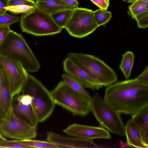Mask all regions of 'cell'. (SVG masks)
<instances>
[{
	"label": "cell",
	"mask_w": 148,
	"mask_h": 148,
	"mask_svg": "<svg viewBox=\"0 0 148 148\" xmlns=\"http://www.w3.org/2000/svg\"><path fill=\"white\" fill-rule=\"evenodd\" d=\"M0 148H31L23 144L19 140H8L7 139L0 141Z\"/></svg>",
	"instance_id": "obj_26"
},
{
	"label": "cell",
	"mask_w": 148,
	"mask_h": 148,
	"mask_svg": "<svg viewBox=\"0 0 148 148\" xmlns=\"http://www.w3.org/2000/svg\"><path fill=\"white\" fill-rule=\"evenodd\" d=\"M7 139L0 134V141Z\"/></svg>",
	"instance_id": "obj_38"
},
{
	"label": "cell",
	"mask_w": 148,
	"mask_h": 148,
	"mask_svg": "<svg viewBox=\"0 0 148 148\" xmlns=\"http://www.w3.org/2000/svg\"><path fill=\"white\" fill-rule=\"evenodd\" d=\"M148 10V2L140 1L136 0L128 7L127 13L134 18L136 16Z\"/></svg>",
	"instance_id": "obj_23"
},
{
	"label": "cell",
	"mask_w": 148,
	"mask_h": 148,
	"mask_svg": "<svg viewBox=\"0 0 148 148\" xmlns=\"http://www.w3.org/2000/svg\"><path fill=\"white\" fill-rule=\"evenodd\" d=\"M93 15L96 23L98 27L105 25L112 17L111 12L100 8L93 11Z\"/></svg>",
	"instance_id": "obj_22"
},
{
	"label": "cell",
	"mask_w": 148,
	"mask_h": 148,
	"mask_svg": "<svg viewBox=\"0 0 148 148\" xmlns=\"http://www.w3.org/2000/svg\"><path fill=\"white\" fill-rule=\"evenodd\" d=\"M51 93L56 104L69 110L73 115L84 116L91 111V101L71 88L63 81L59 82Z\"/></svg>",
	"instance_id": "obj_5"
},
{
	"label": "cell",
	"mask_w": 148,
	"mask_h": 148,
	"mask_svg": "<svg viewBox=\"0 0 148 148\" xmlns=\"http://www.w3.org/2000/svg\"><path fill=\"white\" fill-rule=\"evenodd\" d=\"M23 144L30 147L31 148H58L57 145L47 141H44L32 139L19 140Z\"/></svg>",
	"instance_id": "obj_24"
},
{
	"label": "cell",
	"mask_w": 148,
	"mask_h": 148,
	"mask_svg": "<svg viewBox=\"0 0 148 148\" xmlns=\"http://www.w3.org/2000/svg\"><path fill=\"white\" fill-rule=\"evenodd\" d=\"M15 99L19 103L25 105L31 104L33 99L32 97L28 94H22L20 95H18Z\"/></svg>",
	"instance_id": "obj_30"
},
{
	"label": "cell",
	"mask_w": 148,
	"mask_h": 148,
	"mask_svg": "<svg viewBox=\"0 0 148 148\" xmlns=\"http://www.w3.org/2000/svg\"><path fill=\"white\" fill-rule=\"evenodd\" d=\"M65 73L79 82L84 88L99 90L103 86L70 59L66 58L62 62Z\"/></svg>",
	"instance_id": "obj_12"
},
{
	"label": "cell",
	"mask_w": 148,
	"mask_h": 148,
	"mask_svg": "<svg viewBox=\"0 0 148 148\" xmlns=\"http://www.w3.org/2000/svg\"><path fill=\"white\" fill-rule=\"evenodd\" d=\"M12 108L15 114L30 125L37 128L39 123L36 114L32 104L25 105L19 103L13 98Z\"/></svg>",
	"instance_id": "obj_14"
},
{
	"label": "cell",
	"mask_w": 148,
	"mask_h": 148,
	"mask_svg": "<svg viewBox=\"0 0 148 148\" xmlns=\"http://www.w3.org/2000/svg\"><path fill=\"white\" fill-rule=\"evenodd\" d=\"M119 146L121 148H127L129 147L127 143H125L121 140H120Z\"/></svg>",
	"instance_id": "obj_37"
},
{
	"label": "cell",
	"mask_w": 148,
	"mask_h": 148,
	"mask_svg": "<svg viewBox=\"0 0 148 148\" xmlns=\"http://www.w3.org/2000/svg\"><path fill=\"white\" fill-rule=\"evenodd\" d=\"M63 131L68 136L79 138L92 140L112 138L109 131L101 126L94 127L75 123L69 126Z\"/></svg>",
	"instance_id": "obj_11"
},
{
	"label": "cell",
	"mask_w": 148,
	"mask_h": 148,
	"mask_svg": "<svg viewBox=\"0 0 148 148\" xmlns=\"http://www.w3.org/2000/svg\"><path fill=\"white\" fill-rule=\"evenodd\" d=\"M132 117L143 143L148 147V106Z\"/></svg>",
	"instance_id": "obj_16"
},
{
	"label": "cell",
	"mask_w": 148,
	"mask_h": 148,
	"mask_svg": "<svg viewBox=\"0 0 148 148\" xmlns=\"http://www.w3.org/2000/svg\"><path fill=\"white\" fill-rule=\"evenodd\" d=\"M36 7L25 5H21L8 6L5 8V9L7 11L15 14H26L32 12Z\"/></svg>",
	"instance_id": "obj_25"
},
{
	"label": "cell",
	"mask_w": 148,
	"mask_h": 148,
	"mask_svg": "<svg viewBox=\"0 0 148 148\" xmlns=\"http://www.w3.org/2000/svg\"><path fill=\"white\" fill-rule=\"evenodd\" d=\"M13 98L11 95L8 81L3 73L0 93V123L11 110Z\"/></svg>",
	"instance_id": "obj_15"
},
{
	"label": "cell",
	"mask_w": 148,
	"mask_h": 148,
	"mask_svg": "<svg viewBox=\"0 0 148 148\" xmlns=\"http://www.w3.org/2000/svg\"><path fill=\"white\" fill-rule=\"evenodd\" d=\"M62 78L68 86L75 91L86 96L92 101V97L89 92L77 81L66 73L62 75Z\"/></svg>",
	"instance_id": "obj_20"
},
{
	"label": "cell",
	"mask_w": 148,
	"mask_h": 148,
	"mask_svg": "<svg viewBox=\"0 0 148 148\" xmlns=\"http://www.w3.org/2000/svg\"><path fill=\"white\" fill-rule=\"evenodd\" d=\"M73 10H63L50 15L59 27L63 29L65 28L70 18Z\"/></svg>",
	"instance_id": "obj_21"
},
{
	"label": "cell",
	"mask_w": 148,
	"mask_h": 148,
	"mask_svg": "<svg viewBox=\"0 0 148 148\" xmlns=\"http://www.w3.org/2000/svg\"><path fill=\"white\" fill-rule=\"evenodd\" d=\"M138 1H141V2H148V0H137Z\"/></svg>",
	"instance_id": "obj_39"
},
{
	"label": "cell",
	"mask_w": 148,
	"mask_h": 148,
	"mask_svg": "<svg viewBox=\"0 0 148 148\" xmlns=\"http://www.w3.org/2000/svg\"><path fill=\"white\" fill-rule=\"evenodd\" d=\"M134 19L136 21L138 27L145 29L148 27V10L136 15Z\"/></svg>",
	"instance_id": "obj_28"
},
{
	"label": "cell",
	"mask_w": 148,
	"mask_h": 148,
	"mask_svg": "<svg viewBox=\"0 0 148 148\" xmlns=\"http://www.w3.org/2000/svg\"><path fill=\"white\" fill-rule=\"evenodd\" d=\"M122 56L119 67L125 78L128 79L131 75L133 66L134 55L132 52L128 51L122 55Z\"/></svg>",
	"instance_id": "obj_19"
},
{
	"label": "cell",
	"mask_w": 148,
	"mask_h": 148,
	"mask_svg": "<svg viewBox=\"0 0 148 148\" xmlns=\"http://www.w3.org/2000/svg\"><path fill=\"white\" fill-rule=\"evenodd\" d=\"M93 11L87 8H74L65 28L71 36L82 38L93 33L98 27Z\"/></svg>",
	"instance_id": "obj_8"
},
{
	"label": "cell",
	"mask_w": 148,
	"mask_h": 148,
	"mask_svg": "<svg viewBox=\"0 0 148 148\" xmlns=\"http://www.w3.org/2000/svg\"><path fill=\"white\" fill-rule=\"evenodd\" d=\"M34 1H40V0H33Z\"/></svg>",
	"instance_id": "obj_40"
},
{
	"label": "cell",
	"mask_w": 148,
	"mask_h": 148,
	"mask_svg": "<svg viewBox=\"0 0 148 148\" xmlns=\"http://www.w3.org/2000/svg\"><path fill=\"white\" fill-rule=\"evenodd\" d=\"M21 92L22 94H28L32 97V104L39 123L44 121L51 114L56 104L51 92L39 80L28 73Z\"/></svg>",
	"instance_id": "obj_4"
},
{
	"label": "cell",
	"mask_w": 148,
	"mask_h": 148,
	"mask_svg": "<svg viewBox=\"0 0 148 148\" xmlns=\"http://www.w3.org/2000/svg\"><path fill=\"white\" fill-rule=\"evenodd\" d=\"M20 17L16 15L6 13L0 15V25H8L10 26L13 23L20 22Z\"/></svg>",
	"instance_id": "obj_27"
},
{
	"label": "cell",
	"mask_w": 148,
	"mask_h": 148,
	"mask_svg": "<svg viewBox=\"0 0 148 148\" xmlns=\"http://www.w3.org/2000/svg\"><path fill=\"white\" fill-rule=\"evenodd\" d=\"M100 9L107 10L109 5L110 0H90Z\"/></svg>",
	"instance_id": "obj_33"
},
{
	"label": "cell",
	"mask_w": 148,
	"mask_h": 148,
	"mask_svg": "<svg viewBox=\"0 0 148 148\" xmlns=\"http://www.w3.org/2000/svg\"><path fill=\"white\" fill-rule=\"evenodd\" d=\"M65 2L69 5L75 8L78 7L79 3L77 0H63Z\"/></svg>",
	"instance_id": "obj_35"
},
{
	"label": "cell",
	"mask_w": 148,
	"mask_h": 148,
	"mask_svg": "<svg viewBox=\"0 0 148 148\" xmlns=\"http://www.w3.org/2000/svg\"><path fill=\"white\" fill-rule=\"evenodd\" d=\"M66 58L73 61L102 86L107 87L118 80L117 75L113 69L94 56L82 53H69Z\"/></svg>",
	"instance_id": "obj_3"
},
{
	"label": "cell",
	"mask_w": 148,
	"mask_h": 148,
	"mask_svg": "<svg viewBox=\"0 0 148 148\" xmlns=\"http://www.w3.org/2000/svg\"><path fill=\"white\" fill-rule=\"evenodd\" d=\"M20 25L22 32L38 37L57 34L62 29L56 23L50 15L36 7L30 13L21 15Z\"/></svg>",
	"instance_id": "obj_6"
},
{
	"label": "cell",
	"mask_w": 148,
	"mask_h": 148,
	"mask_svg": "<svg viewBox=\"0 0 148 148\" xmlns=\"http://www.w3.org/2000/svg\"><path fill=\"white\" fill-rule=\"evenodd\" d=\"M125 135L129 147L138 148H148L143 143L139 134L132 117L125 125Z\"/></svg>",
	"instance_id": "obj_18"
},
{
	"label": "cell",
	"mask_w": 148,
	"mask_h": 148,
	"mask_svg": "<svg viewBox=\"0 0 148 148\" xmlns=\"http://www.w3.org/2000/svg\"><path fill=\"white\" fill-rule=\"evenodd\" d=\"M91 111L100 126L121 136H125V125L121 114L109 106L97 93L92 97Z\"/></svg>",
	"instance_id": "obj_7"
},
{
	"label": "cell",
	"mask_w": 148,
	"mask_h": 148,
	"mask_svg": "<svg viewBox=\"0 0 148 148\" xmlns=\"http://www.w3.org/2000/svg\"><path fill=\"white\" fill-rule=\"evenodd\" d=\"M36 4L38 8L50 15L63 10L75 8L63 0H41L36 1Z\"/></svg>",
	"instance_id": "obj_17"
},
{
	"label": "cell",
	"mask_w": 148,
	"mask_h": 148,
	"mask_svg": "<svg viewBox=\"0 0 148 148\" xmlns=\"http://www.w3.org/2000/svg\"><path fill=\"white\" fill-rule=\"evenodd\" d=\"M0 67L6 77L12 97L19 95L28 72L18 61L0 55Z\"/></svg>",
	"instance_id": "obj_10"
},
{
	"label": "cell",
	"mask_w": 148,
	"mask_h": 148,
	"mask_svg": "<svg viewBox=\"0 0 148 148\" xmlns=\"http://www.w3.org/2000/svg\"><path fill=\"white\" fill-rule=\"evenodd\" d=\"M47 140L58 145L60 148H104L107 147L94 143L92 140L70 138L50 131L47 133Z\"/></svg>",
	"instance_id": "obj_13"
},
{
	"label": "cell",
	"mask_w": 148,
	"mask_h": 148,
	"mask_svg": "<svg viewBox=\"0 0 148 148\" xmlns=\"http://www.w3.org/2000/svg\"><path fill=\"white\" fill-rule=\"evenodd\" d=\"M141 83L148 85V65L145 66L143 71L136 78Z\"/></svg>",
	"instance_id": "obj_31"
},
{
	"label": "cell",
	"mask_w": 148,
	"mask_h": 148,
	"mask_svg": "<svg viewBox=\"0 0 148 148\" xmlns=\"http://www.w3.org/2000/svg\"><path fill=\"white\" fill-rule=\"evenodd\" d=\"M25 5L36 7V4L33 0H8V6Z\"/></svg>",
	"instance_id": "obj_29"
},
{
	"label": "cell",
	"mask_w": 148,
	"mask_h": 148,
	"mask_svg": "<svg viewBox=\"0 0 148 148\" xmlns=\"http://www.w3.org/2000/svg\"><path fill=\"white\" fill-rule=\"evenodd\" d=\"M3 76V72L2 69L0 67V93L1 88Z\"/></svg>",
	"instance_id": "obj_36"
},
{
	"label": "cell",
	"mask_w": 148,
	"mask_h": 148,
	"mask_svg": "<svg viewBox=\"0 0 148 148\" xmlns=\"http://www.w3.org/2000/svg\"><path fill=\"white\" fill-rule=\"evenodd\" d=\"M103 100L116 112L133 117L148 106V85L136 78L116 82L106 89Z\"/></svg>",
	"instance_id": "obj_1"
},
{
	"label": "cell",
	"mask_w": 148,
	"mask_h": 148,
	"mask_svg": "<svg viewBox=\"0 0 148 148\" xmlns=\"http://www.w3.org/2000/svg\"><path fill=\"white\" fill-rule=\"evenodd\" d=\"M0 134L4 137L17 140L32 139L36 136L37 128L18 117L12 108L0 123Z\"/></svg>",
	"instance_id": "obj_9"
},
{
	"label": "cell",
	"mask_w": 148,
	"mask_h": 148,
	"mask_svg": "<svg viewBox=\"0 0 148 148\" xmlns=\"http://www.w3.org/2000/svg\"><path fill=\"white\" fill-rule=\"evenodd\" d=\"M11 30L9 25H0V46Z\"/></svg>",
	"instance_id": "obj_32"
},
{
	"label": "cell",
	"mask_w": 148,
	"mask_h": 148,
	"mask_svg": "<svg viewBox=\"0 0 148 148\" xmlns=\"http://www.w3.org/2000/svg\"><path fill=\"white\" fill-rule=\"evenodd\" d=\"M8 0H0V15L6 13L7 10L5 8L8 6Z\"/></svg>",
	"instance_id": "obj_34"
},
{
	"label": "cell",
	"mask_w": 148,
	"mask_h": 148,
	"mask_svg": "<svg viewBox=\"0 0 148 148\" xmlns=\"http://www.w3.org/2000/svg\"><path fill=\"white\" fill-rule=\"evenodd\" d=\"M0 55L18 61L27 72L40 69L38 61L22 34L11 30L0 46Z\"/></svg>",
	"instance_id": "obj_2"
}]
</instances>
